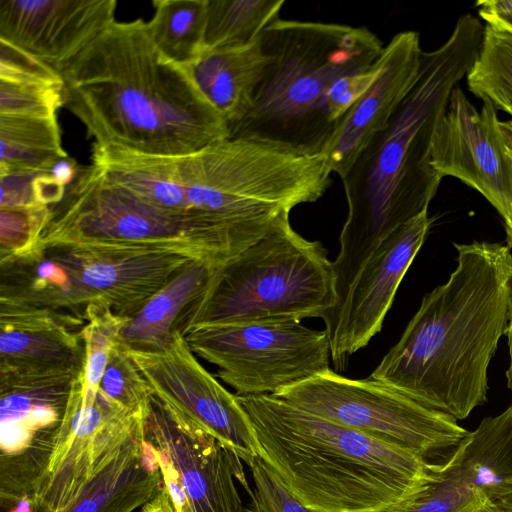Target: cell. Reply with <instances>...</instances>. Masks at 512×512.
<instances>
[{
    "mask_svg": "<svg viewBox=\"0 0 512 512\" xmlns=\"http://www.w3.org/2000/svg\"><path fill=\"white\" fill-rule=\"evenodd\" d=\"M479 19L462 15L446 42L423 52L417 80L385 129L342 179L348 214L333 261L337 310L357 274L391 232L428 206L442 177L432 166L436 126L450 94L473 66L483 39Z\"/></svg>",
    "mask_w": 512,
    "mask_h": 512,
    "instance_id": "obj_1",
    "label": "cell"
},
{
    "mask_svg": "<svg viewBox=\"0 0 512 512\" xmlns=\"http://www.w3.org/2000/svg\"><path fill=\"white\" fill-rule=\"evenodd\" d=\"M58 71L64 107L95 144L186 155L229 138L189 69L160 53L140 18L115 21Z\"/></svg>",
    "mask_w": 512,
    "mask_h": 512,
    "instance_id": "obj_2",
    "label": "cell"
},
{
    "mask_svg": "<svg viewBox=\"0 0 512 512\" xmlns=\"http://www.w3.org/2000/svg\"><path fill=\"white\" fill-rule=\"evenodd\" d=\"M454 246L456 269L369 378L458 421L487 401L488 367L512 312V253L500 243Z\"/></svg>",
    "mask_w": 512,
    "mask_h": 512,
    "instance_id": "obj_3",
    "label": "cell"
},
{
    "mask_svg": "<svg viewBox=\"0 0 512 512\" xmlns=\"http://www.w3.org/2000/svg\"><path fill=\"white\" fill-rule=\"evenodd\" d=\"M236 396L258 456L314 512H385L416 494L437 464L274 395Z\"/></svg>",
    "mask_w": 512,
    "mask_h": 512,
    "instance_id": "obj_4",
    "label": "cell"
},
{
    "mask_svg": "<svg viewBox=\"0 0 512 512\" xmlns=\"http://www.w3.org/2000/svg\"><path fill=\"white\" fill-rule=\"evenodd\" d=\"M260 41L270 63L252 108L229 137L323 154L337 128L331 89L342 76L371 68L382 41L365 26L280 18L261 32Z\"/></svg>",
    "mask_w": 512,
    "mask_h": 512,
    "instance_id": "obj_5",
    "label": "cell"
},
{
    "mask_svg": "<svg viewBox=\"0 0 512 512\" xmlns=\"http://www.w3.org/2000/svg\"><path fill=\"white\" fill-rule=\"evenodd\" d=\"M196 261L171 250L38 241L0 259V304L43 309L81 330L92 309L132 318Z\"/></svg>",
    "mask_w": 512,
    "mask_h": 512,
    "instance_id": "obj_6",
    "label": "cell"
},
{
    "mask_svg": "<svg viewBox=\"0 0 512 512\" xmlns=\"http://www.w3.org/2000/svg\"><path fill=\"white\" fill-rule=\"evenodd\" d=\"M282 213L253 245L222 264L180 316L181 333L200 325L301 321L336 307L333 262Z\"/></svg>",
    "mask_w": 512,
    "mask_h": 512,
    "instance_id": "obj_7",
    "label": "cell"
},
{
    "mask_svg": "<svg viewBox=\"0 0 512 512\" xmlns=\"http://www.w3.org/2000/svg\"><path fill=\"white\" fill-rule=\"evenodd\" d=\"M39 242L112 244L171 250L221 266L228 261L213 235L196 221L155 207L105 178L80 168Z\"/></svg>",
    "mask_w": 512,
    "mask_h": 512,
    "instance_id": "obj_8",
    "label": "cell"
},
{
    "mask_svg": "<svg viewBox=\"0 0 512 512\" xmlns=\"http://www.w3.org/2000/svg\"><path fill=\"white\" fill-rule=\"evenodd\" d=\"M274 396L424 460L447 458L469 433L455 418L381 382L330 368Z\"/></svg>",
    "mask_w": 512,
    "mask_h": 512,
    "instance_id": "obj_9",
    "label": "cell"
},
{
    "mask_svg": "<svg viewBox=\"0 0 512 512\" xmlns=\"http://www.w3.org/2000/svg\"><path fill=\"white\" fill-rule=\"evenodd\" d=\"M182 335L239 396L274 395L329 369L326 330L301 321L200 325Z\"/></svg>",
    "mask_w": 512,
    "mask_h": 512,
    "instance_id": "obj_10",
    "label": "cell"
},
{
    "mask_svg": "<svg viewBox=\"0 0 512 512\" xmlns=\"http://www.w3.org/2000/svg\"><path fill=\"white\" fill-rule=\"evenodd\" d=\"M79 375L0 372V508L31 503L45 480Z\"/></svg>",
    "mask_w": 512,
    "mask_h": 512,
    "instance_id": "obj_11",
    "label": "cell"
},
{
    "mask_svg": "<svg viewBox=\"0 0 512 512\" xmlns=\"http://www.w3.org/2000/svg\"><path fill=\"white\" fill-rule=\"evenodd\" d=\"M176 512H243L237 483L252 493L241 458L152 395L143 421Z\"/></svg>",
    "mask_w": 512,
    "mask_h": 512,
    "instance_id": "obj_12",
    "label": "cell"
},
{
    "mask_svg": "<svg viewBox=\"0 0 512 512\" xmlns=\"http://www.w3.org/2000/svg\"><path fill=\"white\" fill-rule=\"evenodd\" d=\"M128 351L155 398L215 436L248 467L253 463L257 443L236 394L200 364L179 330L159 350Z\"/></svg>",
    "mask_w": 512,
    "mask_h": 512,
    "instance_id": "obj_13",
    "label": "cell"
},
{
    "mask_svg": "<svg viewBox=\"0 0 512 512\" xmlns=\"http://www.w3.org/2000/svg\"><path fill=\"white\" fill-rule=\"evenodd\" d=\"M432 220L428 210L384 238L353 281L344 303L322 319L336 370L382 329L405 273L423 245Z\"/></svg>",
    "mask_w": 512,
    "mask_h": 512,
    "instance_id": "obj_14",
    "label": "cell"
},
{
    "mask_svg": "<svg viewBox=\"0 0 512 512\" xmlns=\"http://www.w3.org/2000/svg\"><path fill=\"white\" fill-rule=\"evenodd\" d=\"M497 109L483 101L479 112L457 85L440 117L432 166L480 192L506 222L512 207V165L498 127Z\"/></svg>",
    "mask_w": 512,
    "mask_h": 512,
    "instance_id": "obj_15",
    "label": "cell"
},
{
    "mask_svg": "<svg viewBox=\"0 0 512 512\" xmlns=\"http://www.w3.org/2000/svg\"><path fill=\"white\" fill-rule=\"evenodd\" d=\"M80 374L72 385L45 480L33 499L34 512L59 511L95 462L144 419L145 414L123 408L99 389L84 387Z\"/></svg>",
    "mask_w": 512,
    "mask_h": 512,
    "instance_id": "obj_16",
    "label": "cell"
},
{
    "mask_svg": "<svg viewBox=\"0 0 512 512\" xmlns=\"http://www.w3.org/2000/svg\"><path fill=\"white\" fill-rule=\"evenodd\" d=\"M512 479V403L484 418L454 451L437 463L428 482L385 512H462L480 494Z\"/></svg>",
    "mask_w": 512,
    "mask_h": 512,
    "instance_id": "obj_17",
    "label": "cell"
},
{
    "mask_svg": "<svg viewBox=\"0 0 512 512\" xmlns=\"http://www.w3.org/2000/svg\"><path fill=\"white\" fill-rule=\"evenodd\" d=\"M116 0H0V40L60 69L115 20Z\"/></svg>",
    "mask_w": 512,
    "mask_h": 512,
    "instance_id": "obj_18",
    "label": "cell"
},
{
    "mask_svg": "<svg viewBox=\"0 0 512 512\" xmlns=\"http://www.w3.org/2000/svg\"><path fill=\"white\" fill-rule=\"evenodd\" d=\"M422 54L415 31L397 33L384 47L376 79L341 117L323 153L333 173L343 178L369 141L385 129L417 80Z\"/></svg>",
    "mask_w": 512,
    "mask_h": 512,
    "instance_id": "obj_19",
    "label": "cell"
},
{
    "mask_svg": "<svg viewBox=\"0 0 512 512\" xmlns=\"http://www.w3.org/2000/svg\"><path fill=\"white\" fill-rule=\"evenodd\" d=\"M143 421L95 462L57 512H134L162 490L159 461L144 437Z\"/></svg>",
    "mask_w": 512,
    "mask_h": 512,
    "instance_id": "obj_20",
    "label": "cell"
},
{
    "mask_svg": "<svg viewBox=\"0 0 512 512\" xmlns=\"http://www.w3.org/2000/svg\"><path fill=\"white\" fill-rule=\"evenodd\" d=\"M80 331L46 310L0 304V372L80 374Z\"/></svg>",
    "mask_w": 512,
    "mask_h": 512,
    "instance_id": "obj_21",
    "label": "cell"
},
{
    "mask_svg": "<svg viewBox=\"0 0 512 512\" xmlns=\"http://www.w3.org/2000/svg\"><path fill=\"white\" fill-rule=\"evenodd\" d=\"M269 63L270 57L259 37L241 47L206 50L188 69L201 93L230 130L252 108Z\"/></svg>",
    "mask_w": 512,
    "mask_h": 512,
    "instance_id": "obj_22",
    "label": "cell"
},
{
    "mask_svg": "<svg viewBox=\"0 0 512 512\" xmlns=\"http://www.w3.org/2000/svg\"><path fill=\"white\" fill-rule=\"evenodd\" d=\"M218 267L204 261L191 263L129 319L118 340L135 351H155L166 346L180 316L205 292Z\"/></svg>",
    "mask_w": 512,
    "mask_h": 512,
    "instance_id": "obj_23",
    "label": "cell"
},
{
    "mask_svg": "<svg viewBox=\"0 0 512 512\" xmlns=\"http://www.w3.org/2000/svg\"><path fill=\"white\" fill-rule=\"evenodd\" d=\"M67 157L57 117L0 115V175L50 170Z\"/></svg>",
    "mask_w": 512,
    "mask_h": 512,
    "instance_id": "obj_24",
    "label": "cell"
},
{
    "mask_svg": "<svg viewBox=\"0 0 512 512\" xmlns=\"http://www.w3.org/2000/svg\"><path fill=\"white\" fill-rule=\"evenodd\" d=\"M146 22L155 47L170 61L189 68L206 51L207 0H154Z\"/></svg>",
    "mask_w": 512,
    "mask_h": 512,
    "instance_id": "obj_25",
    "label": "cell"
},
{
    "mask_svg": "<svg viewBox=\"0 0 512 512\" xmlns=\"http://www.w3.org/2000/svg\"><path fill=\"white\" fill-rule=\"evenodd\" d=\"M285 0H207L206 50L256 41L279 18Z\"/></svg>",
    "mask_w": 512,
    "mask_h": 512,
    "instance_id": "obj_26",
    "label": "cell"
},
{
    "mask_svg": "<svg viewBox=\"0 0 512 512\" xmlns=\"http://www.w3.org/2000/svg\"><path fill=\"white\" fill-rule=\"evenodd\" d=\"M469 91L512 116V32L486 24L467 76Z\"/></svg>",
    "mask_w": 512,
    "mask_h": 512,
    "instance_id": "obj_27",
    "label": "cell"
},
{
    "mask_svg": "<svg viewBox=\"0 0 512 512\" xmlns=\"http://www.w3.org/2000/svg\"><path fill=\"white\" fill-rule=\"evenodd\" d=\"M80 167L67 157L50 170L0 175V208L53 207L65 196Z\"/></svg>",
    "mask_w": 512,
    "mask_h": 512,
    "instance_id": "obj_28",
    "label": "cell"
},
{
    "mask_svg": "<svg viewBox=\"0 0 512 512\" xmlns=\"http://www.w3.org/2000/svg\"><path fill=\"white\" fill-rule=\"evenodd\" d=\"M99 390L123 408L145 414L151 390L128 349L117 339L113 344Z\"/></svg>",
    "mask_w": 512,
    "mask_h": 512,
    "instance_id": "obj_29",
    "label": "cell"
},
{
    "mask_svg": "<svg viewBox=\"0 0 512 512\" xmlns=\"http://www.w3.org/2000/svg\"><path fill=\"white\" fill-rule=\"evenodd\" d=\"M129 319L116 316L107 310L92 309L87 313L85 325L80 331L85 346L80 375L84 387L99 389L111 348Z\"/></svg>",
    "mask_w": 512,
    "mask_h": 512,
    "instance_id": "obj_30",
    "label": "cell"
},
{
    "mask_svg": "<svg viewBox=\"0 0 512 512\" xmlns=\"http://www.w3.org/2000/svg\"><path fill=\"white\" fill-rule=\"evenodd\" d=\"M63 80L19 81L0 79V115L57 117L64 106Z\"/></svg>",
    "mask_w": 512,
    "mask_h": 512,
    "instance_id": "obj_31",
    "label": "cell"
},
{
    "mask_svg": "<svg viewBox=\"0 0 512 512\" xmlns=\"http://www.w3.org/2000/svg\"><path fill=\"white\" fill-rule=\"evenodd\" d=\"M51 208H0V259L34 246L49 221Z\"/></svg>",
    "mask_w": 512,
    "mask_h": 512,
    "instance_id": "obj_32",
    "label": "cell"
},
{
    "mask_svg": "<svg viewBox=\"0 0 512 512\" xmlns=\"http://www.w3.org/2000/svg\"><path fill=\"white\" fill-rule=\"evenodd\" d=\"M253 487L243 512H314L291 496L258 456L249 466Z\"/></svg>",
    "mask_w": 512,
    "mask_h": 512,
    "instance_id": "obj_33",
    "label": "cell"
},
{
    "mask_svg": "<svg viewBox=\"0 0 512 512\" xmlns=\"http://www.w3.org/2000/svg\"><path fill=\"white\" fill-rule=\"evenodd\" d=\"M0 79L19 81H62L53 66L0 40Z\"/></svg>",
    "mask_w": 512,
    "mask_h": 512,
    "instance_id": "obj_34",
    "label": "cell"
},
{
    "mask_svg": "<svg viewBox=\"0 0 512 512\" xmlns=\"http://www.w3.org/2000/svg\"><path fill=\"white\" fill-rule=\"evenodd\" d=\"M475 6L486 24L512 32V0L477 1Z\"/></svg>",
    "mask_w": 512,
    "mask_h": 512,
    "instance_id": "obj_35",
    "label": "cell"
},
{
    "mask_svg": "<svg viewBox=\"0 0 512 512\" xmlns=\"http://www.w3.org/2000/svg\"><path fill=\"white\" fill-rule=\"evenodd\" d=\"M138 512H176L165 485L162 490L152 500L142 506Z\"/></svg>",
    "mask_w": 512,
    "mask_h": 512,
    "instance_id": "obj_36",
    "label": "cell"
},
{
    "mask_svg": "<svg viewBox=\"0 0 512 512\" xmlns=\"http://www.w3.org/2000/svg\"><path fill=\"white\" fill-rule=\"evenodd\" d=\"M488 496L505 512H512V479L500 484Z\"/></svg>",
    "mask_w": 512,
    "mask_h": 512,
    "instance_id": "obj_37",
    "label": "cell"
},
{
    "mask_svg": "<svg viewBox=\"0 0 512 512\" xmlns=\"http://www.w3.org/2000/svg\"><path fill=\"white\" fill-rule=\"evenodd\" d=\"M462 512H505L489 496L487 492L480 494Z\"/></svg>",
    "mask_w": 512,
    "mask_h": 512,
    "instance_id": "obj_38",
    "label": "cell"
},
{
    "mask_svg": "<svg viewBox=\"0 0 512 512\" xmlns=\"http://www.w3.org/2000/svg\"><path fill=\"white\" fill-rule=\"evenodd\" d=\"M498 127L506 148L512 151V119L508 121L499 120Z\"/></svg>",
    "mask_w": 512,
    "mask_h": 512,
    "instance_id": "obj_39",
    "label": "cell"
},
{
    "mask_svg": "<svg viewBox=\"0 0 512 512\" xmlns=\"http://www.w3.org/2000/svg\"><path fill=\"white\" fill-rule=\"evenodd\" d=\"M509 348V367L506 371L507 386L512 391V312L510 316L509 326L506 333Z\"/></svg>",
    "mask_w": 512,
    "mask_h": 512,
    "instance_id": "obj_40",
    "label": "cell"
},
{
    "mask_svg": "<svg viewBox=\"0 0 512 512\" xmlns=\"http://www.w3.org/2000/svg\"><path fill=\"white\" fill-rule=\"evenodd\" d=\"M507 155H508V157L510 159V162H511V165H512V151L507 149ZM504 223H505V230H506V235H507V245L512 247V207H511L510 217Z\"/></svg>",
    "mask_w": 512,
    "mask_h": 512,
    "instance_id": "obj_41",
    "label": "cell"
}]
</instances>
